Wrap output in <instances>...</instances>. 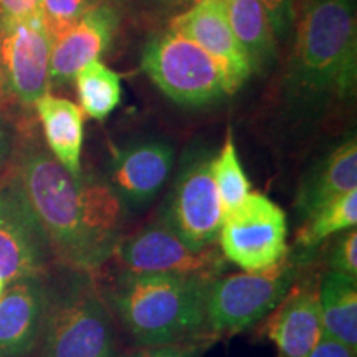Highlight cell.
Here are the masks:
<instances>
[{
    "label": "cell",
    "instance_id": "1",
    "mask_svg": "<svg viewBox=\"0 0 357 357\" xmlns=\"http://www.w3.org/2000/svg\"><path fill=\"white\" fill-rule=\"evenodd\" d=\"M17 177L47 235L53 258L68 270L100 275L124 236L126 208L106 177L71 176L48 149L30 142Z\"/></svg>",
    "mask_w": 357,
    "mask_h": 357
},
{
    "label": "cell",
    "instance_id": "2",
    "mask_svg": "<svg viewBox=\"0 0 357 357\" xmlns=\"http://www.w3.org/2000/svg\"><path fill=\"white\" fill-rule=\"evenodd\" d=\"M356 73L354 0H306L288 66L289 95L311 105L344 100L354 95Z\"/></svg>",
    "mask_w": 357,
    "mask_h": 357
},
{
    "label": "cell",
    "instance_id": "3",
    "mask_svg": "<svg viewBox=\"0 0 357 357\" xmlns=\"http://www.w3.org/2000/svg\"><path fill=\"white\" fill-rule=\"evenodd\" d=\"M208 281L119 270L102 288L113 316L137 347L190 341L205 334Z\"/></svg>",
    "mask_w": 357,
    "mask_h": 357
},
{
    "label": "cell",
    "instance_id": "4",
    "mask_svg": "<svg viewBox=\"0 0 357 357\" xmlns=\"http://www.w3.org/2000/svg\"><path fill=\"white\" fill-rule=\"evenodd\" d=\"M65 271L60 283L47 284L40 356L121 357L118 326L98 275Z\"/></svg>",
    "mask_w": 357,
    "mask_h": 357
},
{
    "label": "cell",
    "instance_id": "5",
    "mask_svg": "<svg viewBox=\"0 0 357 357\" xmlns=\"http://www.w3.org/2000/svg\"><path fill=\"white\" fill-rule=\"evenodd\" d=\"M307 253L300 252L278 265L257 273H231L208 281L205 289V333L230 336L266 318L298 281Z\"/></svg>",
    "mask_w": 357,
    "mask_h": 357
},
{
    "label": "cell",
    "instance_id": "6",
    "mask_svg": "<svg viewBox=\"0 0 357 357\" xmlns=\"http://www.w3.org/2000/svg\"><path fill=\"white\" fill-rule=\"evenodd\" d=\"M141 66L151 82L178 105H205L229 93L217 61L197 43L172 30L147 42Z\"/></svg>",
    "mask_w": 357,
    "mask_h": 357
},
{
    "label": "cell",
    "instance_id": "7",
    "mask_svg": "<svg viewBox=\"0 0 357 357\" xmlns=\"http://www.w3.org/2000/svg\"><path fill=\"white\" fill-rule=\"evenodd\" d=\"M287 213L261 192H250L223 217L218 245L227 261L242 271L270 270L288 255Z\"/></svg>",
    "mask_w": 357,
    "mask_h": 357
},
{
    "label": "cell",
    "instance_id": "8",
    "mask_svg": "<svg viewBox=\"0 0 357 357\" xmlns=\"http://www.w3.org/2000/svg\"><path fill=\"white\" fill-rule=\"evenodd\" d=\"M113 260L124 271L182 275L205 281L220 276L227 263L217 247H192L160 218L124 235Z\"/></svg>",
    "mask_w": 357,
    "mask_h": 357
},
{
    "label": "cell",
    "instance_id": "9",
    "mask_svg": "<svg viewBox=\"0 0 357 357\" xmlns=\"http://www.w3.org/2000/svg\"><path fill=\"white\" fill-rule=\"evenodd\" d=\"M223 217L212 158L208 154L189 155L174 182L160 220L192 247L208 248L217 245Z\"/></svg>",
    "mask_w": 357,
    "mask_h": 357
},
{
    "label": "cell",
    "instance_id": "10",
    "mask_svg": "<svg viewBox=\"0 0 357 357\" xmlns=\"http://www.w3.org/2000/svg\"><path fill=\"white\" fill-rule=\"evenodd\" d=\"M53 260L47 235L13 172L0 182V276L7 284L43 276Z\"/></svg>",
    "mask_w": 357,
    "mask_h": 357
},
{
    "label": "cell",
    "instance_id": "11",
    "mask_svg": "<svg viewBox=\"0 0 357 357\" xmlns=\"http://www.w3.org/2000/svg\"><path fill=\"white\" fill-rule=\"evenodd\" d=\"M52 35L42 15L0 30V71L3 93L33 106L50 89Z\"/></svg>",
    "mask_w": 357,
    "mask_h": 357
},
{
    "label": "cell",
    "instance_id": "12",
    "mask_svg": "<svg viewBox=\"0 0 357 357\" xmlns=\"http://www.w3.org/2000/svg\"><path fill=\"white\" fill-rule=\"evenodd\" d=\"M169 30L197 43L217 61L229 93H235L252 73L247 53L231 30L225 0H200L174 17Z\"/></svg>",
    "mask_w": 357,
    "mask_h": 357
},
{
    "label": "cell",
    "instance_id": "13",
    "mask_svg": "<svg viewBox=\"0 0 357 357\" xmlns=\"http://www.w3.org/2000/svg\"><path fill=\"white\" fill-rule=\"evenodd\" d=\"M174 167V149L162 141H139L114 153L106 181L124 208L146 207L158 197Z\"/></svg>",
    "mask_w": 357,
    "mask_h": 357
},
{
    "label": "cell",
    "instance_id": "14",
    "mask_svg": "<svg viewBox=\"0 0 357 357\" xmlns=\"http://www.w3.org/2000/svg\"><path fill=\"white\" fill-rule=\"evenodd\" d=\"M119 25L113 3L98 2L77 24L53 40L50 84H66L84 66L98 61L108 50Z\"/></svg>",
    "mask_w": 357,
    "mask_h": 357
},
{
    "label": "cell",
    "instance_id": "15",
    "mask_svg": "<svg viewBox=\"0 0 357 357\" xmlns=\"http://www.w3.org/2000/svg\"><path fill=\"white\" fill-rule=\"evenodd\" d=\"M47 306L43 276L7 284L0 298V357H26L38 346Z\"/></svg>",
    "mask_w": 357,
    "mask_h": 357
},
{
    "label": "cell",
    "instance_id": "16",
    "mask_svg": "<svg viewBox=\"0 0 357 357\" xmlns=\"http://www.w3.org/2000/svg\"><path fill=\"white\" fill-rule=\"evenodd\" d=\"M266 334L280 351V357H307L323 336L318 284H293L275 307Z\"/></svg>",
    "mask_w": 357,
    "mask_h": 357
},
{
    "label": "cell",
    "instance_id": "17",
    "mask_svg": "<svg viewBox=\"0 0 357 357\" xmlns=\"http://www.w3.org/2000/svg\"><path fill=\"white\" fill-rule=\"evenodd\" d=\"M357 189V144L351 137L321 159L303 177L296 194V208L310 218L324 204Z\"/></svg>",
    "mask_w": 357,
    "mask_h": 357
},
{
    "label": "cell",
    "instance_id": "18",
    "mask_svg": "<svg viewBox=\"0 0 357 357\" xmlns=\"http://www.w3.org/2000/svg\"><path fill=\"white\" fill-rule=\"evenodd\" d=\"M42 123L45 142L53 158L71 176L82 174V149L84 139V114L82 108L65 98L43 95L35 102Z\"/></svg>",
    "mask_w": 357,
    "mask_h": 357
},
{
    "label": "cell",
    "instance_id": "19",
    "mask_svg": "<svg viewBox=\"0 0 357 357\" xmlns=\"http://www.w3.org/2000/svg\"><path fill=\"white\" fill-rule=\"evenodd\" d=\"M321 323L326 336L357 349V280L328 270L318 284Z\"/></svg>",
    "mask_w": 357,
    "mask_h": 357
},
{
    "label": "cell",
    "instance_id": "20",
    "mask_svg": "<svg viewBox=\"0 0 357 357\" xmlns=\"http://www.w3.org/2000/svg\"><path fill=\"white\" fill-rule=\"evenodd\" d=\"M227 15L252 70H261L275 56V32L261 0H225Z\"/></svg>",
    "mask_w": 357,
    "mask_h": 357
},
{
    "label": "cell",
    "instance_id": "21",
    "mask_svg": "<svg viewBox=\"0 0 357 357\" xmlns=\"http://www.w3.org/2000/svg\"><path fill=\"white\" fill-rule=\"evenodd\" d=\"M75 84L83 114L102 121L121 101V78L102 61H93L75 75Z\"/></svg>",
    "mask_w": 357,
    "mask_h": 357
},
{
    "label": "cell",
    "instance_id": "22",
    "mask_svg": "<svg viewBox=\"0 0 357 357\" xmlns=\"http://www.w3.org/2000/svg\"><path fill=\"white\" fill-rule=\"evenodd\" d=\"M357 223V189L324 204L310 218L296 235L300 252L311 253L321 243L334 235L356 229Z\"/></svg>",
    "mask_w": 357,
    "mask_h": 357
},
{
    "label": "cell",
    "instance_id": "23",
    "mask_svg": "<svg viewBox=\"0 0 357 357\" xmlns=\"http://www.w3.org/2000/svg\"><path fill=\"white\" fill-rule=\"evenodd\" d=\"M212 174L218 195H220L223 212L227 215L238 207L252 192L250 190L252 184L243 171L242 162H240L231 132L227 134L225 144L217 154V158L212 159Z\"/></svg>",
    "mask_w": 357,
    "mask_h": 357
},
{
    "label": "cell",
    "instance_id": "24",
    "mask_svg": "<svg viewBox=\"0 0 357 357\" xmlns=\"http://www.w3.org/2000/svg\"><path fill=\"white\" fill-rule=\"evenodd\" d=\"M101 0H42V19L52 40L70 30L95 3Z\"/></svg>",
    "mask_w": 357,
    "mask_h": 357
},
{
    "label": "cell",
    "instance_id": "25",
    "mask_svg": "<svg viewBox=\"0 0 357 357\" xmlns=\"http://www.w3.org/2000/svg\"><path fill=\"white\" fill-rule=\"evenodd\" d=\"M328 270L357 280V231L354 229L342 231V236L334 242L329 250Z\"/></svg>",
    "mask_w": 357,
    "mask_h": 357
},
{
    "label": "cell",
    "instance_id": "26",
    "mask_svg": "<svg viewBox=\"0 0 357 357\" xmlns=\"http://www.w3.org/2000/svg\"><path fill=\"white\" fill-rule=\"evenodd\" d=\"M202 344V341L190 339V341L169 342V344L142 346L129 352L126 357H199L204 349Z\"/></svg>",
    "mask_w": 357,
    "mask_h": 357
},
{
    "label": "cell",
    "instance_id": "27",
    "mask_svg": "<svg viewBox=\"0 0 357 357\" xmlns=\"http://www.w3.org/2000/svg\"><path fill=\"white\" fill-rule=\"evenodd\" d=\"M42 0H0V30L15 22L42 15Z\"/></svg>",
    "mask_w": 357,
    "mask_h": 357
},
{
    "label": "cell",
    "instance_id": "28",
    "mask_svg": "<svg viewBox=\"0 0 357 357\" xmlns=\"http://www.w3.org/2000/svg\"><path fill=\"white\" fill-rule=\"evenodd\" d=\"M276 35H284L294 19V0H261Z\"/></svg>",
    "mask_w": 357,
    "mask_h": 357
},
{
    "label": "cell",
    "instance_id": "29",
    "mask_svg": "<svg viewBox=\"0 0 357 357\" xmlns=\"http://www.w3.org/2000/svg\"><path fill=\"white\" fill-rule=\"evenodd\" d=\"M307 357H356V351H352L351 347L336 341V339L323 334L318 344L312 347Z\"/></svg>",
    "mask_w": 357,
    "mask_h": 357
},
{
    "label": "cell",
    "instance_id": "30",
    "mask_svg": "<svg viewBox=\"0 0 357 357\" xmlns=\"http://www.w3.org/2000/svg\"><path fill=\"white\" fill-rule=\"evenodd\" d=\"M10 149V132H8L6 123H3L2 116H0V166L7 160Z\"/></svg>",
    "mask_w": 357,
    "mask_h": 357
},
{
    "label": "cell",
    "instance_id": "31",
    "mask_svg": "<svg viewBox=\"0 0 357 357\" xmlns=\"http://www.w3.org/2000/svg\"><path fill=\"white\" fill-rule=\"evenodd\" d=\"M159 2L166 7H174V8L189 7L190 8L192 6H195V3H199L200 0H159Z\"/></svg>",
    "mask_w": 357,
    "mask_h": 357
},
{
    "label": "cell",
    "instance_id": "32",
    "mask_svg": "<svg viewBox=\"0 0 357 357\" xmlns=\"http://www.w3.org/2000/svg\"><path fill=\"white\" fill-rule=\"evenodd\" d=\"M6 288H7V281L0 276V298H2L3 293H6Z\"/></svg>",
    "mask_w": 357,
    "mask_h": 357
},
{
    "label": "cell",
    "instance_id": "33",
    "mask_svg": "<svg viewBox=\"0 0 357 357\" xmlns=\"http://www.w3.org/2000/svg\"><path fill=\"white\" fill-rule=\"evenodd\" d=\"M6 93H3V83H2V71H0V98H2Z\"/></svg>",
    "mask_w": 357,
    "mask_h": 357
},
{
    "label": "cell",
    "instance_id": "34",
    "mask_svg": "<svg viewBox=\"0 0 357 357\" xmlns=\"http://www.w3.org/2000/svg\"><path fill=\"white\" fill-rule=\"evenodd\" d=\"M105 2H109V3H113V2H123V0H105Z\"/></svg>",
    "mask_w": 357,
    "mask_h": 357
}]
</instances>
